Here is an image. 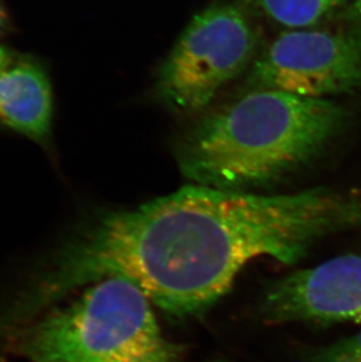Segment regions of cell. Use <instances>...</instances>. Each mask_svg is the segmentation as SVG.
I'll return each mask as SVG.
<instances>
[{
  "label": "cell",
  "mask_w": 361,
  "mask_h": 362,
  "mask_svg": "<svg viewBox=\"0 0 361 362\" xmlns=\"http://www.w3.org/2000/svg\"><path fill=\"white\" fill-rule=\"evenodd\" d=\"M359 224L360 202L328 189L259 195L191 183L98 216L62 244L13 311L30 320L78 287L118 277L171 317H197L255 258L296 264L317 240Z\"/></svg>",
  "instance_id": "obj_1"
},
{
  "label": "cell",
  "mask_w": 361,
  "mask_h": 362,
  "mask_svg": "<svg viewBox=\"0 0 361 362\" xmlns=\"http://www.w3.org/2000/svg\"><path fill=\"white\" fill-rule=\"evenodd\" d=\"M343 121L331 100L256 89L194 127L178 148V165L193 185L248 192L310 163Z\"/></svg>",
  "instance_id": "obj_2"
},
{
  "label": "cell",
  "mask_w": 361,
  "mask_h": 362,
  "mask_svg": "<svg viewBox=\"0 0 361 362\" xmlns=\"http://www.w3.org/2000/svg\"><path fill=\"white\" fill-rule=\"evenodd\" d=\"M18 351L33 362H180L151 303L133 283L107 278L79 300L24 328Z\"/></svg>",
  "instance_id": "obj_3"
},
{
  "label": "cell",
  "mask_w": 361,
  "mask_h": 362,
  "mask_svg": "<svg viewBox=\"0 0 361 362\" xmlns=\"http://www.w3.org/2000/svg\"><path fill=\"white\" fill-rule=\"evenodd\" d=\"M257 35L239 6L222 4L196 14L157 73L156 94L178 113H195L248 67Z\"/></svg>",
  "instance_id": "obj_4"
},
{
  "label": "cell",
  "mask_w": 361,
  "mask_h": 362,
  "mask_svg": "<svg viewBox=\"0 0 361 362\" xmlns=\"http://www.w3.org/2000/svg\"><path fill=\"white\" fill-rule=\"evenodd\" d=\"M251 83L307 99L350 92L361 86V45L311 28L278 35L253 64Z\"/></svg>",
  "instance_id": "obj_5"
},
{
  "label": "cell",
  "mask_w": 361,
  "mask_h": 362,
  "mask_svg": "<svg viewBox=\"0 0 361 362\" xmlns=\"http://www.w3.org/2000/svg\"><path fill=\"white\" fill-rule=\"evenodd\" d=\"M258 311L275 324L361 322V256L336 257L273 281Z\"/></svg>",
  "instance_id": "obj_6"
},
{
  "label": "cell",
  "mask_w": 361,
  "mask_h": 362,
  "mask_svg": "<svg viewBox=\"0 0 361 362\" xmlns=\"http://www.w3.org/2000/svg\"><path fill=\"white\" fill-rule=\"evenodd\" d=\"M0 122L35 141H44L53 123L51 80L42 66L24 59L0 72Z\"/></svg>",
  "instance_id": "obj_7"
},
{
  "label": "cell",
  "mask_w": 361,
  "mask_h": 362,
  "mask_svg": "<svg viewBox=\"0 0 361 362\" xmlns=\"http://www.w3.org/2000/svg\"><path fill=\"white\" fill-rule=\"evenodd\" d=\"M259 10L289 30L310 28L344 0H255Z\"/></svg>",
  "instance_id": "obj_8"
},
{
  "label": "cell",
  "mask_w": 361,
  "mask_h": 362,
  "mask_svg": "<svg viewBox=\"0 0 361 362\" xmlns=\"http://www.w3.org/2000/svg\"><path fill=\"white\" fill-rule=\"evenodd\" d=\"M310 362H361V329L317 349L311 356Z\"/></svg>",
  "instance_id": "obj_9"
},
{
  "label": "cell",
  "mask_w": 361,
  "mask_h": 362,
  "mask_svg": "<svg viewBox=\"0 0 361 362\" xmlns=\"http://www.w3.org/2000/svg\"><path fill=\"white\" fill-rule=\"evenodd\" d=\"M11 62H12V59H11L10 52L7 51L6 48L3 47V46L0 45V72H1Z\"/></svg>",
  "instance_id": "obj_10"
},
{
  "label": "cell",
  "mask_w": 361,
  "mask_h": 362,
  "mask_svg": "<svg viewBox=\"0 0 361 362\" xmlns=\"http://www.w3.org/2000/svg\"><path fill=\"white\" fill-rule=\"evenodd\" d=\"M7 21H8V18H7L6 12L4 10L3 4L0 1V33H3L5 28H7Z\"/></svg>",
  "instance_id": "obj_11"
},
{
  "label": "cell",
  "mask_w": 361,
  "mask_h": 362,
  "mask_svg": "<svg viewBox=\"0 0 361 362\" xmlns=\"http://www.w3.org/2000/svg\"><path fill=\"white\" fill-rule=\"evenodd\" d=\"M355 10L357 11V13L361 14V0L355 3Z\"/></svg>",
  "instance_id": "obj_12"
}]
</instances>
